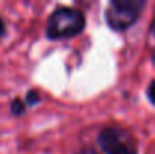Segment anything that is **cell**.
<instances>
[{"label": "cell", "mask_w": 155, "mask_h": 154, "mask_svg": "<svg viewBox=\"0 0 155 154\" xmlns=\"http://www.w3.org/2000/svg\"><path fill=\"white\" fill-rule=\"evenodd\" d=\"M77 154H98V153H97L94 148H81Z\"/></svg>", "instance_id": "52a82bcc"}, {"label": "cell", "mask_w": 155, "mask_h": 154, "mask_svg": "<svg viewBox=\"0 0 155 154\" xmlns=\"http://www.w3.org/2000/svg\"><path fill=\"white\" fill-rule=\"evenodd\" d=\"M86 26L84 15L72 8H57L48 18L47 36L50 39L72 38L83 32Z\"/></svg>", "instance_id": "6da1fadb"}, {"label": "cell", "mask_w": 155, "mask_h": 154, "mask_svg": "<svg viewBox=\"0 0 155 154\" xmlns=\"http://www.w3.org/2000/svg\"><path fill=\"white\" fill-rule=\"evenodd\" d=\"M98 144L105 154H137L134 136L122 127H104L98 135Z\"/></svg>", "instance_id": "3957f363"}, {"label": "cell", "mask_w": 155, "mask_h": 154, "mask_svg": "<svg viewBox=\"0 0 155 154\" xmlns=\"http://www.w3.org/2000/svg\"><path fill=\"white\" fill-rule=\"evenodd\" d=\"M152 62H154V65H155V50L152 51Z\"/></svg>", "instance_id": "30bf717a"}, {"label": "cell", "mask_w": 155, "mask_h": 154, "mask_svg": "<svg viewBox=\"0 0 155 154\" xmlns=\"http://www.w3.org/2000/svg\"><path fill=\"white\" fill-rule=\"evenodd\" d=\"M148 98L151 100L152 104H155V80L151 82V85H149V88H148Z\"/></svg>", "instance_id": "8992f818"}, {"label": "cell", "mask_w": 155, "mask_h": 154, "mask_svg": "<svg viewBox=\"0 0 155 154\" xmlns=\"http://www.w3.org/2000/svg\"><path fill=\"white\" fill-rule=\"evenodd\" d=\"M39 100H41V97H39L38 91H29L27 95H26V104H29V106H33V104L39 103Z\"/></svg>", "instance_id": "5b68a950"}, {"label": "cell", "mask_w": 155, "mask_h": 154, "mask_svg": "<svg viewBox=\"0 0 155 154\" xmlns=\"http://www.w3.org/2000/svg\"><path fill=\"white\" fill-rule=\"evenodd\" d=\"M143 6V0H113L107 8L105 21L113 30H125L137 21Z\"/></svg>", "instance_id": "7a4b0ae2"}, {"label": "cell", "mask_w": 155, "mask_h": 154, "mask_svg": "<svg viewBox=\"0 0 155 154\" xmlns=\"http://www.w3.org/2000/svg\"><path fill=\"white\" fill-rule=\"evenodd\" d=\"M151 32L155 35V18H154V21H152V24H151Z\"/></svg>", "instance_id": "9c48e42d"}, {"label": "cell", "mask_w": 155, "mask_h": 154, "mask_svg": "<svg viewBox=\"0 0 155 154\" xmlns=\"http://www.w3.org/2000/svg\"><path fill=\"white\" fill-rule=\"evenodd\" d=\"M3 35H5V23H3V20L0 17V36H3Z\"/></svg>", "instance_id": "ba28073f"}, {"label": "cell", "mask_w": 155, "mask_h": 154, "mask_svg": "<svg viewBox=\"0 0 155 154\" xmlns=\"http://www.w3.org/2000/svg\"><path fill=\"white\" fill-rule=\"evenodd\" d=\"M11 112L14 113V115H23L24 112H26V103H23L20 98H15L12 104H11Z\"/></svg>", "instance_id": "277c9868"}]
</instances>
